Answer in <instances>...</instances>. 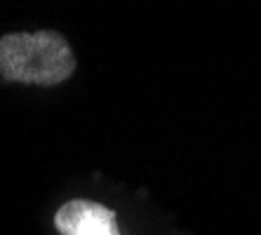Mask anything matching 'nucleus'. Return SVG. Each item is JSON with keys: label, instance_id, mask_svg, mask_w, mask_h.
Returning a JSON list of instances; mask_svg holds the SVG:
<instances>
[{"label": "nucleus", "instance_id": "nucleus-1", "mask_svg": "<svg viewBox=\"0 0 261 235\" xmlns=\"http://www.w3.org/2000/svg\"><path fill=\"white\" fill-rule=\"evenodd\" d=\"M75 66L68 40L52 29L0 38V75L7 83L55 87L71 78Z\"/></svg>", "mask_w": 261, "mask_h": 235}, {"label": "nucleus", "instance_id": "nucleus-2", "mask_svg": "<svg viewBox=\"0 0 261 235\" xmlns=\"http://www.w3.org/2000/svg\"><path fill=\"white\" fill-rule=\"evenodd\" d=\"M55 226L61 235H120L116 214L94 200H68L57 210Z\"/></svg>", "mask_w": 261, "mask_h": 235}]
</instances>
